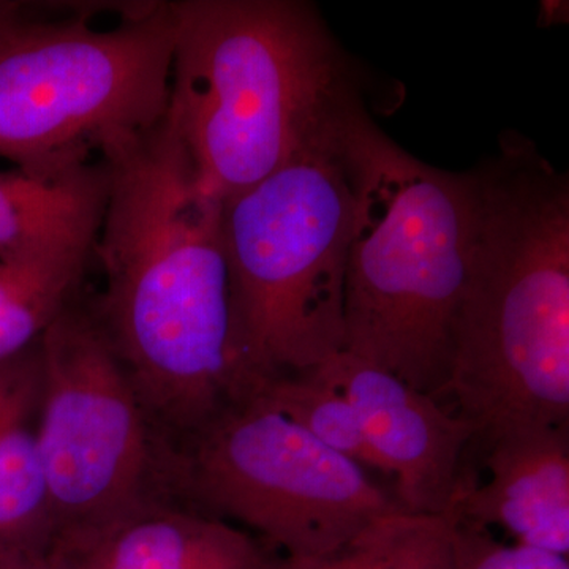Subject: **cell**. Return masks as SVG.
Returning <instances> with one entry per match:
<instances>
[{"label":"cell","instance_id":"16","mask_svg":"<svg viewBox=\"0 0 569 569\" xmlns=\"http://www.w3.org/2000/svg\"><path fill=\"white\" fill-rule=\"evenodd\" d=\"M254 389L266 402L326 448L346 456L366 470L380 471L355 407L339 389L321 380L313 370L268 378Z\"/></svg>","mask_w":569,"mask_h":569},{"label":"cell","instance_id":"2","mask_svg":"<svg viewBox=\"0 0 569 569\" xmlns=\"http://www.w3.org/2000/svg\"><path fill=\"white\" fill-rule=\"evenodd\" d=\"M470 174V254L443 396L485 441L568 427V174L518 132Z\"/></svg>","mask_w":569,"mask_h":569},{"label":"cell","instance_id":"15","mask_svg":"<svg viewBox=\"0 0 569 569\" xmlns=\"http://www.w3.org/2000/svg\"><path fill=\"white\" fill-rule=\"evenodd\" d=\"M452 520L396 511L323 556L268 557L263 569H451Z\"/></svg>","mask_w":569,"mask_h":569},{"label":"cell","instance_id":"11","mask_svg":"<svg viewBox=\"0 0 569 569\" xmlns=\"http://www.w3.org/2000/svg\"><path fill=\"white\" fill-rule=\"evenodd\" d=\"M268 557L233 523L153 500L102 529L56 542L48 559L67 569H263Z\"/></svg>","mask_w":569,"mask_h":569},{"label":"cell","instance_id":"6","mask_svg":"<svg viewBox=\"0 0 569 569\" xmlns=\"http://www.w3.org/2000/svg\"><path fill=\"white\" fill-rule=\"evenodd\" d=\"M93 10V9H92ZM91 13H22L0 33V157L50 174L163 118L170 100V2H132L111 28Z\"/></svg>","mask_w":569,"mask_h":569},{"label":"cell","instance_id":"10","mask_svg":"<svg viewBox=\"0 0 569 569\" xmlns=\"http://www.w3.org/2000/svg\"><path fill=\"white\" fill-rule=\"evenodd\" d=\"M486 445L488 481L460 482L447 518L501 527L519 545L568 557V427H518Z\"/></svg>","mask_w":569,"mask_h":569},{"label":"cell","instance_id":"1","mask_svg":"<svg viewBox=\"0 0 569 569\" xmlns=\"http://www.w3.org/2000/svg\"><path fill=\"white\" fill-rule=\"evenodd\" d=\"M99 156L108 197L93 260L104 284L88 305L153 425L176 445L254 388L236 343L223 200L168 111Z\"/></svg>","mask_w":569,"mask_h":569},{"label":"cell","instance_id":"19","mask_svg":"<svg viewBox=\"0 0 569 569\" xmlns=\"http://www.w3.org/2000/svg\"><path fill=\"white\" fill-rule=\"evenodd\" d=\"M0 569H67L50 559L17 561V563L0 565Z\"/></svg>","mask_w":569,"mask_h":569},{"label":"cell","instance_id":"3","mask_svg":"<svg viewBox=\"0 0 569 569\" xmlns=\"http://www.w3.org/2000/svg\"><path fill=\"white\" fill-rule=\"evenodd\" d=\"M340 134L355 216L343 293V351L440 399L466 287L473 181L392 141L351 93Z\"/></svg>","mask_w":569,"mask_h":569},{"label":"cell","instance_id":"12","mask_svg":"<svg viewBox=\"0 0 569 569\" xmlns=\"http://www.w3.org/2000/svg\"><path fill=\"white\" fill-rule=\"evenodd\" d=\"M40 340L0 362V565L48 559L56 541L39 448Z\"/></svg>","mask_w":569,"mask_h":569},{"label":"cell","instance_id":"4","mask_svg":"<svg viewBox=\"0 0 569 569\" xmlns=\"http://www.w3.org/2000/svg\"><path fill=\"white\" fill-rule=\"evenodd\" d=\"M168 116L220 198L287 162L356 91L346 56L302 0H178Z\"/></svg>","mask_w":569,"mask_h":569},{"label":"cell","instance_id":"14","mask_svg":"<svg viewBox=\"0 0 569 569\" xmlns=\"http://www.w3.org/2000/svg\"><path fill=\"white\" fill-rule=\"evenodd\" d=\"M93 250L0 261V362L39 342L78 298Z\"/></svg>","mask_w":569,"mask_h":569},{"label":"cell","instance_id":"8","mask_svg":"<svg viewBox=\"0 0 569 569\" xmlns=\"http://www.w3.org/2000/svg\"><path fill=\"white\" fill-rule=\"evenodd\" d=\"M40 356L37 436L54 545L170 500L167 440L88 302L78 298L47 329Z\"/></svg>","mask_w":569,"mask_h":569},{"label":"cell","instance_id":"18","mask_svg":"<svg viewBox=\"0 0 569 569\" xmlns=\"http://www.w3.org/2000/svg\"><path fill=\"white\" fill-rule=\"evenodd\" d=\"M26 7L20 2H10V0H0V33L13 24L18 18L22 17Z\"/></svg>","mask_w":569,"mask_h":569},{"label":"cell","instance_id":"13","mask_svg":"<svg viewBox=\"0 0 569 569\" xmlns=\"http://www.w3.org/2000/svg\"><path fill=\"white\" fill-rule=\"evenodd\" d=\"M107 197L100 156L50 174L0 171V261L93 250Z\"/></svg>","mask_w":569,"mask_h":569},{"label":"cell","instance_id":"5","mask_svg":"<svg viewBox=\"0 0 569 569\" xmlns=\"http://www.w3.org/2000/svg\"><path fill=\"white\" fill-rule=\"evenodd\" d=\"M353 92L287 162L222 201L236 343L257 385L343 351L355 194L340 111Z\"/></svg>","mask_w":569,"mask_h":569},{"label":"cell","instance_id":"9","mask_svg":"<svg viewBox=\"0 0 569 569\" xmlns=\"http://www.w3.org/2000/svg\"><path fill=\"white\" fill-rule=\"evenodd\" d=\"M313 372L350 400L381 473L396 481V501L418 516H448L460 460L477 429L436 397L370 362L340 351Z\"/></svg>","mask_w":569,"mask_h":569},{"label":"cell","instance_id":"7","mask_svg":"<svg viewBox=\"0 0 569 569\" xmlns=\"http://www.w3.org/2000/svg\"><path fill=\"white\" fill-rule=\"evenodd\" d=\"M170 500L257 531L282 556L347 545L403 511L366 468L326 448L253 389L168 447Z\"/></svg>","mask_w":569,"mask_h":569},{"label":"cell","instance_id":"17","mask_svg":"<svg viewBox=\"0 0 569 569\" xmlns=\"http://www.w3.org/2000/svg\"><path fill=\"white\" fill-rule=\"evenodd\" d=\"M451 520V569H569L568 557L519 542L505 545L488 529Z\"/></svg>","mask_w":569,"mask_h":569}]
</instances>
